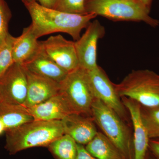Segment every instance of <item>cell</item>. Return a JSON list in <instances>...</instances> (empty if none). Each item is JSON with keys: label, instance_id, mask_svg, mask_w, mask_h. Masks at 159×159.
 Instances as JSON below:
<instances>
[{"label": "cell", "instance_id": "cell-1", "mask_svg": "<svg viewBox=\"0 0 159 159\" xmlns=\"http://www.w3.org/2000/svg\"><path fill=\"white\" fill-rule=\"evenodd\" d=\"M31 16V25L38 39L47 34L63 32L75 41L80 37V32L86 29L91 21L97 16L94 13L76 14L47 8L37 2L24 4Z\"/></svg>", "mask_w": 159, "mask_h": 159}, {"label": "cell", "instance_id": "cell-2", "mask_svg": "<svg viewBox=\"0 0 159 159\" xmlns=\"http://www.w3.org/2000/svg\"><path fill=\"white\" fill-rule=\"evenodd\" d=\"M5 132V148L10 155L34 147H48L64 134L61 121L39 120L27 122Z\"/></svg>", "mask_w": 159, "mask_h": 159}, {"label": "cell", "instance_id": "cell-3", "mask_svg": "<svg viewBox=\"0 0 159 159\" xmlns=\"http://www.w3.org/2000/svg\"><path fill=\"white\" fill-rule=\"evenodd\" d=\"M87 13H94L113 21L144 22L151 27L158 20L149 16L150 10L139 0H86Z\"/></svg>", "mask_w": 159, "mask_h": 159}, {"label": "cell", "instance_id": "cell-4", "mask_svg": "<svg viewBox=\"0 0 159 159\" xmlns=\"http://www.w3.org/2000/svg\"><path fill=\"white\" fill-rule=\"evenodd\" d=\"M92 115L102 133L116 146L125 159H134L133 138L125 121L97 99L92 106Z\"/></svg>", "mask_w": 159, "mask_h": 159}, {"label": "cell", "instance_id": "cell-5", "mask_svg": "<svg viewBox=\"0 0 159 159\" xmlns=\"http://www.w3.org/2000/svg\"><path fill=\"white\" fill-rule=\"evenodd\" d=\"M115 86L120 98L127 97L146 107L159 106V74L153 71L133 70Z\"/></svg>", "mask_w": 159, "mask_h": 159}, {"label": "cell", "instance_id": "cell-6", "mask_svg": "<svg viewBox=\"0 0 159 159\" xmlns=\"http://www.w3.org/2000/svg\"><path fill=\"white\" fill-rule=\"evenodd\" d=\"M60 84L59 93L71 112L92 117V106L96 99L89 81L87 71L78 67L69 72Z\"/></svg>", "mask_w": 159, "mask_h": 159}, {"label": "cell", "instance_id": "cell-7", "mask_svg": "<svg viewBox=\"0 0 159 159\" xmlns=\"http://www.w3.org/2000/svg\"><path fill=\"white\" fill-rule=\"evenodd\" d=\"M87 71L96 99L116 112L124 121L129 122V114L117 93L115 84L110 80L103 70L99 66L94 70Z\"/></svg>", "mask_w": 159, "mask_h": 159}, {"label": "cell", "instance_id": "cell-8", "mask_svg": "<svg viewBox=\"0 0 159 159\" xmlns=\"http://www.w3.org/2000/svg\"><path fill=\"white\" fill-rule=\"evenodd\" d=\"M27 90L25 70L21 64L14 62L0 79V102L23 105Z\"/></svg>", "mask_w": 159, "mask_h": 159}, {"label": "cell", "instance_id": "cell-9", "mask_svg": "<svg viewBox=\"0 0 159 159\" xmlns=\"http://www.w3.org/2000/svg\"><path fill=\"white\" fill-rule=\"evenodd\" d=\"M105 29L97 20L91 22L85 32L74 42L79 67L90 71L97 68V43L105 34Z\"/></svg>", "mask_w": 159, "mask_h": 159}, {"label": "cell", "instance_id": "cell-10", "mask_svg": "<svg viewBox=\"0 0 159 159\" xmlns=\"http://www.w3.org/2000/svg\"><path fill=\"white\" fill-rule=\"evenodd\" d=\"M41 43L48 56L67 72L79 67L74 42L67 40L59 34L50 36Z\"/></svg>", "mask_w": 159, "mask_h": 159}, {"label": "cell", "instance_id": "cell-11", "mask_svg": "<svg viewBox=\"0 0 159 159\" xmlns=\"http://www.w3.org/2000/svg\"><path fill=\"white\" fill-rule=\"evenodd\" d=\"M121 99L128 111L133 126L134 159H146L150 139L141 118V105L127 97Z\"/></svg>", "mask_w": 159, "mask_h": 159}, {"label": "cell", "instance_id": "cell-12", "mask_svg": "<svg viewBox=\"0 0 159 159\" xmlns=\"http://www.w3.org/2000/svg\"><path fill=\"white\" fill-rule=\"evenodd\" d=\"M25 71L28 90L25 101L23 104L24 106L30 108L59 94V83Z\"/></svg>", "mask_w": 159, "mask_h": 159}, {"label": "cell", "instance_id": "cell-13", "mask_svg": "<svg viewBox=\"0 0 159 159\" xmlns=\"http://www.w3.org/2000/svg\"><path fill=\"white\" fill-rule=\"evenodd\" d=\"M64 133L77 144L86 145L98 133L93 117L72 113L61 120Z\"/></svg>", "mask_w": 159, "mask_h": 159}, {"label": "cell", "instance_id": "cell-14", "mask_svg": "<svg viewBox=\"0 0 159 159\" xmlns=\"http://www.w3.org/2000/svg\"><path fill=\"white\" fill-rule=\"evenodd\" d=\"M38 50L34 55L22 65L26 70L32 74L60 83L68 72L57 65L48 56L41 41Z\"/></svg>", "mask_w": 159, "mask_h": 159}, {"label": "cell", "instance_id": "cell-15", "mask_svg": "<svg viewBox=\"0 0 159 159\" xmlns=\"http://www.w3.org/2000/svg\"><path fill=\"white\" fill-rule=\"evenodd\" d=\"M28 108L34 120L61 121L72 114L60 94L51 97L42 103Z\"/></svg>", "mask_w": 159, "mask_h": 159}, {"label": "cell", "instance_id": "cell-16", "mask_svg": "<svg viewBox=\"0 0 159 159\" xmlns=\"http://www.w3.org/2000/svg\"><path fill=\"white\" fill-rule=\"evenodd\" d=\"M37 39L31 25L25 28L22 34L15 39L12 49L14 62L22 65L32 57L39 47Z\"/></svg>", "mask_w": 159, "mask_h": 159}, {"label": "cell", "instance_id": "cell-17", "mask_svg": "<svg viewBox=\"0 0 159 159\" xmlns=\"http://www.w3.org/2000/svg\"><path fill=\"white\" fill-rule=\"evenodd\" d=\"M0 120L6 130L34 121V119L28 108L22 104L0 102Z\"/></svg>", "mask_w": 159, "mask_h": 159}, {"label": "cell", "instance_id": "cell-18", "mask_svg": "<svg viewBox=\"0 0 159 159\" xmlns=\"http://www.w3.org/2000/svg\"><path fill=\"white\" fill-rule=\"evenodd\" d=\"M84 146L89 153L97 159H125L116 146L100 132Z\"/></svg>", "mask_w": 159, "mask_h": 159}, {"label": "cell", "instance_id": "cell-19", "mask_svg": "<svg viewBox=\"0 0 159 159\" xmlns=\"http://www.w3.org/2000/svg\"><path fill=\"white\" fill-rule=\"evenodd\" d=\"M47 148L55 159H76L77 158V143L65 134L51 142Z\"/></svg>", "mask_w": 159, "mask_h": 159}, {"label": "cell", "instance_id": "cell-20", "mask_svg": "<svg viewBox=\"0 0 159 159\" xmlns=\"http://www.w3.org/2000/svg\"><path fill=\"white\" fill-rule=\"evenodd\" d=\"M141 116L149 139L159 138V106L146 107L141 105Z\"/></svg>", "mask_w": 159, "mask_h": 159}, {"label": "cell", "instance_id": "cell-21", "mask_svg": "<svg viewBox=\"0 0 159 159\" xmlns=\"http://www.w3.org/2000/svg\"><path fill=\"white\" fill-rule=\"evenodd\" d=\"M15 39L9 33L0 46V79L14 63L12 49Z\"/></svg>", "mask_w": 159, "mask_h": 159}, {"label": "cell", "instance_id": "cell-22", "mask_svg": "<svg viewBox=\"0 0 159 159\" xmlns=\"http://www.w3.org/2000/svg\"><path fill=\"white\" fill-rule=\"evenodd\" d=\"M86 0H56L53 9L76 14H88L86 12Z\"/></svg>", "mask_w": 159, "mask_h": 159}, {"label": "cell", "instance_id": "cell-23", "mask_svg": "<svg viewBox=\"0 0 159 159\" xmlns=\"http://www.w3.org/2000/svg\"><path fill=\"white\" fill-rule=\"evenodd\" d=\"M11 16V11L5 0H0V46L9 34L8 25Z\"/></svg>", "mask_w": 159, "mask_h": 159}, {"label": "cell", "instance_id": "cell-24", "mask_svg": "<svg viewBox=\"0 0 159 159\" xmlns=\"http://www.w3.org/2000/svg\"><path fill=\"white\" fill-rule=\"evenodd\" d=\"M148 150L156 157L159 159V138L150 139Z\"/></svg>", "mask_w": 159, "mask_h": 159}, {"label": "cell", "instance_id": "cell-25", "mask_svg": "<svg viewBox=\"0 0 159 159\" xmlns=\"http://www.w3.org/2000/svg\"><path fill=\"white\" fill-rule=\"evenodd\" d=\"M76 159H97L89 153L84 145L77 144V154Z\"/></svg>", "mask_w": 159, "mask_h": 159}, {"label": "cell", "instance_id": "cell-26", "mask_svg": "<svg viewBox=\"0 0 159 159\" xmlns=\"http://www.w3.org/2000/svg\"><path fill=\"white\" fill-rule=\"evenodd\" d=\"M24 4L31 2H37L40 5L47 8H54V5L56 3V0H21Z\"/></svg>", "mask_w": 159, "mask_h": 159}, {"label": "cell", "instance_id": "cell-27", "mask_svg": "<svg viewBox=\"0 0 159 159\" xmlns=\"http://www.w3.org/2000/svg\"><path fill=\"white\" fill-rule=\"evenodd\" d=\"M139 1L147 9H149V10H150L152 0H139Z\"/></svg>", "mask_w": 159, "mask_h": 159}, {"label": "cell", "instance_id": "cell-28", "mask_svg": "<svg viewBox=\"0 0 159 159\" xmlns=\"http://www.w3.org/2000/svg\"><path fill=\"white\" fill-rule=\"evenodd\" d=\"M6 128L5 125L2 120H0V135L2 134L4 132H6Z\"/></svg>", "mask_w": 159, "mask_h": 159}, {"label": "cell", "instance_id": "cell-29", "mask_svg": "<svg viewBox=\"0 0 159 159\" xmlns=\"http://www.w3.org/2000/svg\"><path fill=\"white\" fill-rule=\"evenodd\" d=\"M146 159H158L156 157L153 155L148 150V153H147V156H146Z\"/></svg>", "mask_w": 159, "mask_h": 159}]
</instances>
